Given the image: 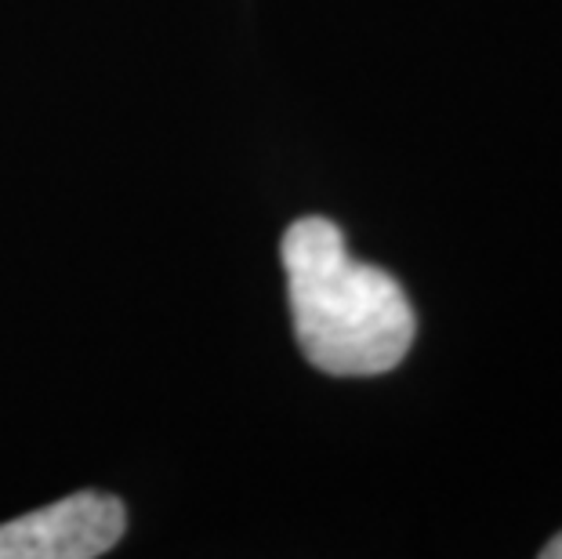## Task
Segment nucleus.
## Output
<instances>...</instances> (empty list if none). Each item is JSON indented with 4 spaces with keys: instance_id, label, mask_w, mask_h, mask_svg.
Masks as SVG:
<instances>
[{
    "instance_id": "nucleus-2",
    "label": "nucleus",
    "mask_w": 562,
    "mask_h": 559,
    "mask_svg": "<svg viewBox=\"0 0 562 559\" xmlns=\"http://www.w3.org/2000/svg\"><path fill=\"white\" fill-rule=\"evenodd\" d=\"M127 530L121 497L77 491L0 527V559H94Z\"/></svg>"
},
{
    "instance_id": "nucleus-1",
    "label": "nucleus",
    "mask_w": 562,
    "mask_h": 559,
    "mask_svg": "<svg viewBox=\"0 0 562 559\" xmlns=\"http://www.w3.org/2000/svg\"><path fill=\"white\" fill-rule=\"evenodd\" d=\"M294 335L305 360L334 378H374L411 353L417 320L400 280L349 255L327 219H297L280 244Z\"/></svg>"
},
{
    "instance_id": "nucleus-3",
    "label": "nucleus",
    "mask_w": 562,
    "mask_h": 559,
    "mask_svg": "<svg viewBox=\"0 0 562 559\" xmlns=\"http://www.w3.org/2000/svg\"><path fill=\"white\" fill-rule=\"evenodd\" d=\"M541 556H544V559H562V534H559V538H552V541L544 545Z\"/></svg>"
}]
</instances>
